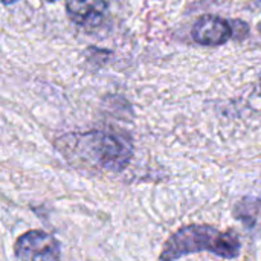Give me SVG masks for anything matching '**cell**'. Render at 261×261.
<instances>
[{"mask_svg":"<svg viewBox=\"0 0 261 261\" xmlns=\"http://www.w3.org/2000/svg\"><path fill=\"white\" fill-rule=\"evenodd\" d=\"M47 2H57V0H47Z\"/></svg>","mask_w":261,"mask_h":261,"instance_id":"ba28073f","label":"cell"},{"mask_svg":"<svg viewBox=\"0 0 261 261\" xmlns=\"http://www.w3.org/2000/svg\"><path fill=\"white\" fill-rule=\"evenodd\" d=\"M55 147L72 165L113 173L124 170L133 154L130 142L107 132L69 133Z\"/></svg>","mask_w":261,"mask_h":261,"instance_id":"6da1fadb","label":"cell"},{"mask_svg":"<svg viewBox=\"0 0 261 261\" xmlns=\"http://www.w3.org/2000/svg\"><path fill=\"white\" fill-rule=\"evenodd\" d=\"M2 2H3V5H12V3L18 2V0H2Z\"/></svg>","mask_w":261,"mask_h":261,"instance_id":"52a82bcc","label":"cell"},{"mask_svg":"<svg viewBox=\"0 0 261 261\" xmlns=\"http://www.w3.org/2000/svg\"><path fill=\"white\" fill-rule=\"evenodd\" d=\"M14 257L15 261H58L60 243L44 231H28L15 242Z\"/></svg>","mask_w":261,"mask_h":261,"instance_id":"3957f363","label":"cell"},{"mask_svg":"<svg viewBox=\"0 0 261 261\" xmlns=\"http://www.w3.org/2000/svg\"><path fill=\"white\" fill-rule=\"evenodd\" d=\"M191 35L193 40L202 46H222L236 35L234 23L231 24L222 17L206 14L197 18L191 29Z\"/></svg>","mask_w":261,"mask_h":261,"instance_id":"277c9868","label":"cell"},{"mask_svg":"<svg viewBox=\"0 0 261 261\" xmlns=\"http://www.w3.org/2000/svg\"><path fill=\"white\" fill-rule=\"evenodd\" d=\"M242 242L236 231H219L210 225H190L176 231L164 245L161 261H177L196 252H211L222 258H237Z\"/></svg>","mask_w":261,"mask_h":261,"instance_id":"7a4b0ae2","label":"cell"},{"mask_svg":"<svg viewBox=\"0 0 261 261\" xmlns=\"http://www.w3.org/2000/svg\"><path fill=\"white\" fill-rule=\"evenodd\" d=\"M234 216L251 232L261 234V199L245 197L234 206Z\"/></svg>","mask_w":261,"mask_h":261,"instance_id":"8992f818","label":"cell"},{"mask_svg":"<svg viewBox=\"0 0 261 261\" xmlns=\"http://www.w3.org/2000/svg\"><path fill=\"white\" fill-rule=\"evenodd\" d=\"M66 11L75 24L93 31L104 23L107 3L104 0H66Z\"/></svg>","mask_w":261,"mask_h":261,"instance_id":"5b68a950","label":"cell"}]
</instances>
